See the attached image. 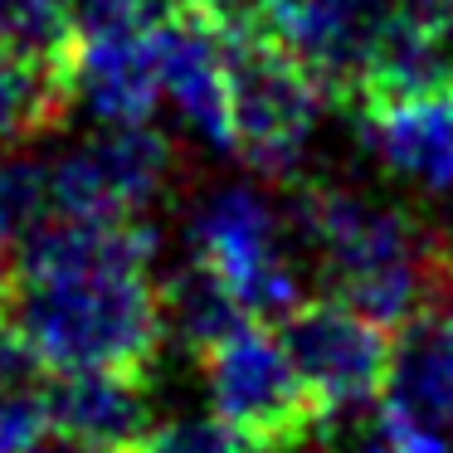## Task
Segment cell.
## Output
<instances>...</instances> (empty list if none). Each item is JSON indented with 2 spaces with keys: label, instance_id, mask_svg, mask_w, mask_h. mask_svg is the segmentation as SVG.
I'll return each instance as SVG.
<instances>
[{
  "label": "cell",
  "instance_id": "1",
  "mask_svg": "<svg viewBox=\"0 0 453 453\" xmlns=\"http://www.w3.org/2000/svg\"><path fill=\"white\" fill-rule=\"evenodd\" d=\"M151 258L157 234L142 219L44 215L0 268V317L54 371L147 375L166 346Z\"/></svg>",
  "mask_w": 453,
  "mask_h": 453
},
{
  "label": "cell",
  "instance_id": "2",
  "mask_svg": "<svg viewBox=\"0 0 453 453\" xmlns=\"http://www.w3.org/2000/svg\"><path fill=\"white\" fill-rule=\"evenodd\" d=\"M293 234L303 264L336 303L371 322L404 326L453 288V258L410 210L371 200L351 186H297Z\"/></svg>",
  "mask_w": 453,
  "mask_h": 453
},
{
  "label": "cell",
  "instance_id": "3",
  "mask_svg": "<svg viewBox=\"0 0 453 453\" xmlns=\"http://www.w3.org/2000/svg\"><path fill=\"white\" fill-rule=\"evenodd\" d=\"M229 151L268 180H293L326 112V83L258 25H225Z\"/></svg>",
  "mask_w": 453,
  "mask_h": 453
},
{
  "label": "cell",
  "instance_id": "4",
  "mask_svg": "<svg viewBox=\"0 0 453 453\" xmlns=\"http://www.w3.org/2000/svg\"><path fill=\"white\" fill-rule=\"evenodd\" d=\"M190 258L210 264L229 283V293L244 303L249 317L283 322L293 307L307 303L303 254H297L293 215L273 205L254 180H225L210 186L190 205L186 219Z\"/></svg>",
  "mask_w": 453,
  "mask_h": 453
},
{
  "label": "cell",
  "instance_id": "5",
  "mask_svg": "<svg viewBox=\"0 0 453 453\" xmlns=\"http://www.w3.org/2000/svg\"><path fill=\"white\" fill-rule=\"evenodd\" d=\"M176 142L151 122H98L44 166L50 215L142 219L176 186Z\"/></svg>",
  "mask_w": 453,
  "mask_h": 453
},
{
  "label": "cell",
  "instance_id": "6",
  "mask_svg": "<svg viewBox=\"0 0 453 453\" xmlns=\"http://www.w3.org/2000/svg\"><path fill=\"white\" fill-rule=\"evenodd\" d=\"M278 336L322 414L346 419V414H365L371 400H380L385 371H390V336L365 312L336 297H307L278 322Z\"/></svg>",
  "mask_w": 453,
  "mask_h": 453
},
{
  "label": "cell",
  "instance_id": "7",
  "mask_svg": "<svg viewBox=\"0 0 453 453\" xmlns=\"http://www.w3.org/2000/svg\"><path fill=\"white\" fill-rule=\"evenodd\" d=\"M200 361H205V385H210V400H215V414L234 424L244 439H268V434L297 429V424L322 414L303 371L288 356L283 336L258 322L234 326Z\"/></svg>",
  "mask_w": 453,
  "mask_h": 453
},
{
  "label": "cell",
  "instance_id": "8",
  "mask_svg": "<svg viewBox=\"0 0 453 453\" xmlns=\"http://www.w3.org/2000/svg\"><path fill=\"white\" fill-rule=\"evenodd\" d=\"M395 5L400 0H249V25L288 44L332 98L356 103Z\"/></svg>",
  "mask_w": 453,
  "mask_h": 453
},
{
  "label": "cell",
  "instance_id": "9",
  "mask_svg": "<svg viewBox=\"0 0 453 453\" xmlns=\"http://www.w3.org/2000/svg\"><path fill=\"white\" fill-rule=\"evenodd\" d=\"M380 419L404 439L453 453V288L400 326L380 390Z\"/></svg>",
  "mask_w": 453,
  "mask_h": 453
},
{
  "label": "cell",
  "instance_id": "10",
  "mask_svg": "<svg viewBox=\"0 0 453 453\" xmlns=\"http://www.w3.org/2000/svg\"><path fill=\"white\" fill-rule=\"evenodd\" d=\"M371 157L424 196H453V83L356 108Z\"/></svg>",
  "mask_w": 453,
  "mask_h": 453
},
{
  "label": "cell",
  "instance_id": "11",
  "mask_svg": "<svg viewBox=\"0 0 453 453\" xmlns=\"http://www.w3.org/2000/svg\"><path fill=\"white\" fill-rule=\"evenodd\" d=\"M157 69L161 98L176 108V118L215 151H229L225 25L205 15H166L157 35Z\"/></svg>",
  "mask_w": 453,
  "mask_h": 453
},
{
  "label": "cell",
  "instance_id": "12",
  "mask_svg": "<svg viewBox=\"0 0 453 453\" xmlns=\"http://www.w3.org/2000/svg\"><path fill=\"white\" fill-rule=\"evenodd\" d=\"M151 390L137 371H54L50 429L103 449H137L151 429Z\"/></svg>",
  "mask_w": 453,
  "mask_h": 453
},
{
  "label": "cell",
  "instance_id": "13",
  "mask_svg": "<svg viewBox=\"0 0 453 453\" xmlns=\"http://www.w3.org/2000/svg\"><path fill=\"white\" fill-rule=\"evenodd\" d=\"M69 69L54 54L0 40V147H25L69 112Z\"/></svg>",
  "mask_w": 453,
  "mask_h": 453
},
{
  "label": "cell",
  "instance_id": "14",
  "mask_svg": "<svg viewBox=\"0 0 453 453\" xmlns=\"http://www.w3.org/2000/svg\"><path fill=\"white\" fill-rule=\"evenodd\" d=\"M161 293V322H166V342L186 346L190 356H205L215 342H225L234 326L254 322L244 312L229 283L200 258H186L157 283Z\"/></svg>",
  "mask_w": 453,
  "mask_h": 453
},
{
  "label": "cell",
  "instance_id": "15",
  "mask_svg": "<svg viewBox=\"0 0 453 453\" xmlns=\"http://www.w3.org/2000/svg\"><path fill=\"white\" fill-rule=\"evenodd\" d=\"M50 380L54 365L0 317V453H30L50 434Z\"/></svg>",
  "mask_w": 453,
  "mask_h": 453
},
{
  "label": "cell",
  "instance_id": "16",
  "mask_svg": "<svg viewBox=\"0 0 453 453\" xmlns=\"http://www.w3.org/2000/svg\"><path fill=\"white\" fill-rule=\"evenodd\" d=\"M50 215V176L40 161L0 147V268L30 239V229Z\"/></svg>",
  "mask_w": 453,
  "mask_h": 453
},
{
  "label": "cell",
  "instance_id": "17",
  "mask_svg": "<svg viewBox=\"0 0 453 453\" xmlns=\"http://www.w3.org/2000/svg\"><path fill=\"white\" fill-rule=\"evenodd\" d=\"M73 30V0H0V40L64 59Z\"/></svg>",
  "mask_w": 453,
  "mask_h": 453
},
{
  "label": "cell",
  "instance_id": "18",
  "mask_svg": "<svg viewBox=\"0 0 453 453\" xmlns=\"http://www.w3.org/2000/svg\"><path fill=\"white\" fill-rule=\"evenodd\" d=\"M249 439L219 414H171L151 424L132 453H244Z\"/></svg>",
  "mask_w": 453,
  "mask_h": 453
},
{
  "label": "cell",
  "instance_id": "19",
  "mask_svg": "<svg viewBox=\"0 0 453 453\" xmlns=\"http://www.w3.org/2000/svg\"><path fill=\"white\" fill-rule=\"evenodd\" d=\"M244 453H346L342 439H336V424L326 414L297 424V429H283V434H268V439H249Z\"/></svg>",
  "mask_w": 453,
  "mask_h": 453
},
{
  "label": "cell",
  "instance_id": "20",
  "mask_svg": "<svg viewBox=\"0 0 453 453\" xmlns=\"http://www.w3.org/2000/svg\"><path fill=\"white\" fill-rule=\"evenodd\" d=\"M346 453H449V449H429V443H414L404 439V434H395L390 424L380 419V410H375V429L371 434H356V439H342Z\"/></svg>",
  "mask_w": 453,
  "mask_h": 453
},
{
  "label": "cell",
  "instance_id": "21",
  "mask_svg": "<svg viewBox=\"0 0 453 453\" xmlns=\"http://www.w3.org/2000/svg\"><path fill=\"white\" fill-rule=\"evenodd\" d=\"M166 15H205L219 25H244L249 20V0H161Z\"/></svg>",
  "mask_w": 453,
  "mask_h": 453
},
{
  "label": "cell",
  "instance_id": "22",
  "mask_svg": "<svg viewBox=\"0 0 453 453\" xmlns=\"http://www.w3.org/2000/svg\"><path fill=\"white\" fill-rule=\"evenodd\" d=\"M30 453H127V449H103V443H88V439H69V434H44Z\"/></svg>",
  "mask_w": 453,
  "mask_h": 453
},
{
  "label": "cell",
  "instance_id": "23",
  "mask_svg": "<svg viewBox=\"0 0 453 453\" xmlns=\"http://www.w3.org/2000/svg\"><path fill=\"white\" fill-rule=\"evenodd\" d=\"M439 5H453V0H439Z\"/></svg>",
  "mask_w": 453,
  "mask_h": 453
}]
</instances>
